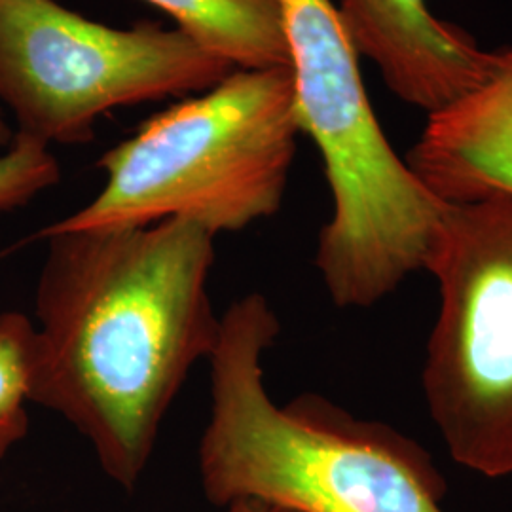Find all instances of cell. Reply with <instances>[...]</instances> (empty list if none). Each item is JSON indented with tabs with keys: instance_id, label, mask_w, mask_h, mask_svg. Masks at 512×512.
I'll return each mask as SVG.
<instances>
[{
	"instance_id": "cell-1",
	"label": "cell",
	"mask_w": 512,
	"mask_h": 512,
	"mask_svg": "<svg viewBox=\"0 0 512 512\" xmlns=\"http://www.w3.org/2000/svg\"><path fill=\"white\" fill-rule=\"evenodd\" d=\"M31 403L69 421L103 473L135 490L165 414L220 336L215 234L188 219L40 232Z\"/></svg>"
},
{
	"instance_id": "cell-2",
	"label": "cell",
	"mask_w": 512,
	"mask_h": 512,
	"mask_svg": "<svg viewBox=\"0 0 512 512\" xmlns=\"http://www.w3.org/2000/svg\"><path fill=\"white\" fill-rule=\"evenodd\" d=\"M220 321L198 448L211 505L260 499L294 512H444L448 484L416 440L321 395L272 401L262 357L281 325L262 294H245Z\"/></svg>"
},
{
	"instance_id": "cell-3",
	"label": "cell",
	"mask_w": 512,
	"mask_h": 512,
	"mask_svg": "<svg viewBox=\"0 0 512 512\" xmlns=\"http://www.w3.org/2000/svg\"><path fill=\"white\" fill-rule=\"evenodd\" d=\"M300 131L319 148L332 217L315 266L338 308H368L425 268L448 203L385 137L334 0H279Z\"/></svg>"
},
{
	"instance_id": "cell-4",
	"label": "cell",
	"mask_w": 512,
	"mask_h": 512,
	"mask_svg": "<svg viewBox=\"0 0 512 512\" xmlns=\"http://www.w3.org/2000/svg\"><path fill=\"white\" fill-rule=\"evenodd\" d=\"M300 126L291 67L236 69L200 97L150 116L97 167L92 202L42 232L188 219L219 236L275 215Z\"/></svg>"
},
{
	"instance_id": "cell-5",
	"label": "cell",
	"mask_w": 512,
	"mask_h": 512,
	"mask_svg": "<svg viewBox=\"0 0 512 512\" xmlns=\"http://www.w3.org/2000/svg\"><path fill=\"white\" fill-rule=\"evenodd\" d=\"M232 71L179 27L116 29L57 0H0V103L48 147L90 143L110 110L207 92Z\"/></svg>"
},
{
	"instance_id": "cell-6",
	"label": "cell",
	"mask_w": 512,
	"mask_h": 512,
	"mask_svg": "<svg viewBox=\"0 0 512 512\" xmlns=\"http://www.w3.org/2000/svg\"><path fill=\"white\" fill-rule=\"evenodd\" d=\"M425 270L440 291L423 368L431 418L456 463L512 475V196L448 203Z\"/></svg>"
},
{
	"instance_id": "cell-7",
	"label": "cell",
	"mask_w": 512,
	"mask_h": 512,
	"mask_svg": "<svg viewBox=\"0 0 512 512\" xmlns=\"http://www.w3.org/2000/svg\"><path fill=\"white\" fill-rule=\"evenodd\" d=\"M357 54L382 73L387 88L427 114L476 86L494 52L454 23L437 18L427 0H336Z\"/></svg>"
},
{
	"instance_id": "cell-8",
	"label": "cell",
	"mask_w": 512,
	"mask_h": 512,
	"mask_svg": "<svg viewBox=\"0 0 512 512\" xmlns=\"http://www.w3.org/2000/svg\"><path fill=\"white\" fill-rule=\"evenodd\" d=\"M406 164L440 202L512 196V46L494 52L469 92L427 114Z\"/></svg>"
},
{
	"instance_id": "cell-9",
	"label": "cell",
	"mask_w": 512,
	"mask_h": 512,
	"mask_svg": "<svg viewBox=\"0 0 512 512\" xmlns=\"http://www.w3.org/2000/svg\"><path fill=\"white\" fill-rule=\"evenodd\" d=\"M236 69L291 67L279 0H145Z\"/></svg>"
},
{
	"instance_id": "cell-10",
	"label": "cell",
	"mask_w": 512,
	"mask_h": 512,
	"mask_svg": "<svg viewBox=\"0 0 512 512\" xmlns=\"http://www.w3.org/2000/svg\"><path fill=\"white\" fill-rule=\"evenodd\" d=\"M35 323L18 311L0 313V461L27 437L35 363Z\"/></svg>"
},
{
	"instance_id": "cell-11",
	"label": "cell",
	"mask_w": 512,
	"mask_h": 512,
	"mask_svg": "<svg viewBox=\"0 0 512 512\" xmlns=\"http://www.w3.org/2000/svg\"><path fill=\"white\" fill-rule=\"evenodd\" d=\"M59 179L61 167L50 147L18 131L0 154V213L27 205Z\"/></svg>"
},
{
	"instance_id": "cell-12",
	"label": "cell",
	"mask_w": 512,
	"mask_h": 512,
	"mask_svg": "<svg viewBox=\"0 0 512 512\" xmlns=\"http://www.w3.org/2000/svg\"><path fill=\"white\" fill-rule=\"evenodd\" d=\"M220 512H294L279 505H272L260 499H238L228 503L226 507H222Z\"/></svg>"
},
{
	"instance_id": "cell-13",
	"label": "cell",
	"mask_w": 512,
	"mask_h": 512,
	"mask_svg": "<svg viewBox=\"0 0 512 512\" xmlns=\"http://www.w3.org/2000/svg\"><path fill=\"white\" fill-rule=\"evenodd\" d=\"M14 131L8 126L6 118H4V112L0 109V148H8L14 141Z\"/></svg>"
}]
</instances>
